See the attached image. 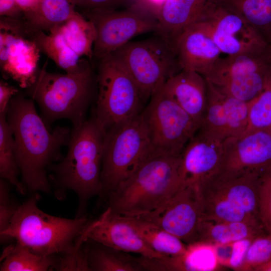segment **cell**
<instances>
[{"label":"cell","instance_id":"obj_34","mask_svg":"<svg viewBox=\"0 0 271 271\" xmlns=\"http://www.w3.org/2000/svg\"><path fill=\"white\" fill-rule=\"evenodd\" d=\"M248 104V123L245 132L271 130V73L262 90Z\"/></svg>","mask_w":271,"mask_h":271},{"label":"cell","instance_id":"obj_17","mask_svg":"<svg viewBox=\"0 0 271 271\" xmlns=\"http://www.w3.org/2000/svg\"><path fill=\"white\" fill-rule=\"evenodd\" d=\"M222 0H164L155 14L158 36L174 48L178 37L190 26L205 20Z\"/></svg>","mask_w":271,"mask_h":271},{"label":"cell","instance_id":"obj_43","mask_svg":"<svg viewBox=\"0 0 271 271\" xmlns=\"http://www.w3.org/2000/svg\"><path fill=\"white\" fill-rule=\"evenodd\" d=\"M23 12L18 6L16 0H0L1 17L21 19Z\"/></svg>","mask_w":271,"mask_h":271},{"label":"cell","instance_id":"obj_5","mask_svg":"<svg viewBox=\"0 0 271 271\" xmlns=\"http://www.w3.org/2000/svg\"><path fill=\"white\" fill-rule=\"evenodd\" d=\"M38 192L18 208L6 230L0 233L1 242L13 238L16 243L42 255L64 254L77 248V243L90 221L85 216L68 219L41 210Z\"/></svg>","mask_w":271,"mask_h":271},{"label":"cell","instance_id":"obj_14","mask_svg":"<svg viewBox=\"0 0 271 271\" xmlns=\"http://www.w3.org/2000/svg\"><path fill=\"white\" fill-rule=\"evenodd\" d=\"M221 164L217 173L235 175L261 171L271 166V130H256L223 141Z\"/></svg>","mask_w":271,"mask_h":271},{"label":"cell","instance_id":"obj_36","mask_svg":"<svg viewBox=\"0 0 271 271\" xmlns=\"http://www.w3.org/2000/svg\"><path fill=\"white\" fill-rule=\"evenodd\" d=\"M270 259L271 234L264 231L252 240L240 271H255Z\"/></svg>","mask_w":271,"mask_h":271},{"label":"cell","instance_id":"obj_21","mask_svg":"<svg viewBox=\"0 0 271 271\" xmlns=\"http://www.w3.org/2000/svg\"><path fill=\"white\" fill-rule=\"evenodd\" d=\"M164 87L200 128L207 103L205 78L196 72L181 70L171 76Z\"/></svg>","mask_w":271,"mask_h":271},{"label":"cell","instance_id":"obj_42","mask_svg":"<svg viewBox=\"0 0 271 271\" xmlns=\"http://www.w3.org/2000/svg\"><path fill=\"white\" fill-rule=\"evenodd\" d=\"M19 92L16 87L1 79L0 81V114L7 113L12 98Z\"/></svg>","mask_w":271,"mask_h":271},{"label":"cell","instance_id":"obj_2","mask_svg":"<svg viewBox=\"0 0 271 271\" xmlns=\"http://www.w3.org/2000/svg\"><path fill=\"white\" fill-rule=\"evenodd\" d=\"M105 130L94 115L73 127L65 157L52 165L58 198L68 190L79 199L77 217L84 216L89 200L102 194L101 174Z\"/></svg>","mask_w":271,"mask_h":271},{"label":"cell","instance_id":"obj_10","mask_svg":"<svg viewBox=\"0 0 271 271\" xmlns=\"http://www.w3.org/2000/svg\"><path fill=\"white\" fill-rule=\"evenodd\" d=\"M86 15L96 30L93 54L98 60L125 45L133 37L158 30L155 13L141 3H135L121 10H88Z\"/></svg>","mask_w":271,"mask_h":271},{"label":"cell","instance_id":"obj_29","mask_svg":"<svg viewBox=\"0 0 271 271\" xmlns=\"http://www.w3.org/2000/svg\"><path fill=\"white\" fill-rule=\"evenodd\" d=\"M55 255H42L18 243L7 247L1 259V271H46L54 269Z\"/></svg>","mask_w":271,"mask_h":271},{"label":"cell","instance_id":"obj_19","mask_svg":"<svg viewBox=\"0 0 271 271\" xmlns=\"http://www.w3.org/2000/svg\"><path fill=\"white\" fill-rule=\"evenodd\" d=\"M260 172L249 171L235 175L216 173L198 188L204 189L218 195L259 220V178Z\"/></svg>","mask_w":271,"mask_h":271},{"label":"cell","instance_id":"obj_38","mask_svg":"<svg viewBox=\"0 0 271 271\" xmlns=\"http://www.w3.org/2000/svg\"><path fill=\"white\" fill-rule=\"evenodd\" d=\"M259 218L263 229L271 234V166L259 175Z\"/></svg>","mask_w":271,"mask_h":271},{"label":"cell","instance_id":"obj_45","mask_svg":"<svg viewBox=\"0 0 271 271\" xmlns=\"http://www.w3.org/2000/svg\"><path fill=\"white\" fill-rule=\"evenodd\" d=\"M255 271H271V259L257 267Z\"/></svg>","mask_w":271,"mask_h":271},{"label":"cell","instance_id":"obj_32","mask_svg":"<svg viewBox=\"0 0 271 271\" xmlns=\"http://www.w3.org/2000/svg\"><path fill=\"white\" fill-rule=\"evenodd\" d=\"M267 39L271 31V0H222Z\"/></svg>","mask_w":271,"mask_h":271},{"label":"cell","instance_id":"obj_41","mask_svg":"<svg viewBox=\"0 0 271 271\" xmlns=\"http://www.w3.org/2000/svg\"><path fill=\"white\" fill-rule=\"evenodd\" d=\"M133 0H69L73 6L86 9L87 10L95 9H116ZM138 2V0H134Z\"/></svg>","mask_w":271,"mask_h":271},{"label":"cell","instance_id":"obj_26","mask_svg":"<svg viewBox=\"0 0 271 271\" xmlns=\"http://www.w3.org/2000/svg\"><path fill=\"white\" fill-rule=\"evenodd\" d=\"M124 217L145 242L158 253L177 256L186 252L187 244L173 234L138 217Z\"/></svg>","mask_w":271,"mask_h":271},{"label":"cell","instance_id":"obj_31","mask_svg":"<svg viewBox=\"0 0 271 271\" xmlns=\"http://www.w3.org/2000/svg\"><path fill=\"white\" fill-rule=\"evenodd\" d=\"M20 173L13 131L8 121L7 113L0 114V176L15 186L19 192L24 194L26 188L18 179Z\"/></svg>","mask_w":271,"mask_h":271},{"label":"cell","instance_id":"obj_20","mask_svg":"<svg viewBox=\"0 0 271 271\" xmlns=\"http://www.w3.org/2000/svg\"><path fill=\"white\" fill-rule=\"evenodd\" d=\"M40 50L35 42L24 37L16 38L5 48L0 49V66L3 74L10 77L23 89L36 81L39 69Z\"/></svg>","mask_w":271,"mask_h":271},{"label":"cell","instance_id":"obj_30","mask_svg":"<svg viewBox=\"0 0 271 271\" xmlns=\"http://www.w3.org/2000/svg\"><path fill=\"white\" fill-rule=\"evenodd\" d=\"M31 38L40 52L65 72H72L78 68L80 57L70 48L60 35L39 31L34 33Z\"/></svg>","mask_w":271,"mask_h":271},{"label":"cell","instance_id":"obj_16","mask_svg":"<svg viewBox=\"0 0 271 271\" xmlns=\"http://www.w3.org/2000/svg\"><path fill=\"white\" fill-rule=\"evenodd\" d=\"M223 141L199 128L180 156L181 184L198 187L218 171Z\"/></svg>","mask_w":271,"mask_h":271},{"label":"cell","instance_id":"obj_12","mask_svg":"<svg viewBox=\"0 0 271 271\" xmlns=\"http://www.w3.org/2000/svg\"><path fill=\"white\" fill-rule=\"evenodd\" d=\"M136 217L164 229L186 244L194 243L202 220L198 188L193 185L182 184L160 207Z\"/></svg>","mask_w":271,"mask_h":271},{"label":"cell","instance_id":"obj_25","mask_svg":"<svg viewBox=\"0 0 271 271\" xmlns=\"http://www.w3.org/2000/svg\"><path fill=\"white\" fill-rule=\"evenodd\" d=\"M60 35L66 44L80 58L93 57V48L96 33L93 23L76 13L63 23L55 26L48 33Z\"/></svg>","mask_w":271,"mask_h":271},{"label":"cell","instance_id":"obj_46","mask_svg":"<svg viewBox=\"0 0 271 271\" xmlns=\"http://www.w3.org/2000/svg\"><path fill=\"white\" fill-rule=\"evenodd\" d=\"M267 41H268V44H269V50H270V53H271V31L268 36V38H267Z\"/></svg>","mask_w":271,"mask_h":271},{"label":"cell","instance_id":"obj_28","mask_svg":"<svg viewBox=\"0 0 271 271\" xmlns=\"http://www.w3.org/2000/svg\"><path fill=\"white\" fill-rule=\"evenodd\" d=\"M202 208V220L217 222H244L261 226L259 219L249 215L218 195L198 189Z\"/></svg>","mask_w":271,"mask_h":271},{"label":"cell","instance_id":"obj_7","mask_svg":"<svg viewBox=\"0 0 271 271\" xmlns=\"http://www.w3.org/2000/svg\"><path fill=\"white\" fill-rule=\"evenodd\" d=\"M111 54L132 78L143 99L151 97L181 70L174 48L159 36L130 41Z\"/></svg>","mask_w":271,"mask_h":271},{"label":"cell","instance_id":"obj_33","mask_svg":"<svg viewBox=\"0 0 271 271\" xmlns=\"http://www.w3.org/2000/svg\"><path fill=\"white\" fill-rule=\"evenodd\" d=\"M207 81V103L205 114L200 129L220 140L228 138L226 118L220 92Z\"/></svg>","mask_w":271,"mask_h":271},{"label":"cell","instance_id":"obj_1","mask_svg":"<svg viewBox=\"0 0 271 271\" xmlns=\"http://www.w3.org/2000/svg\"><path fill=\"white\" fill-rule=\"evenodd\" d=\"M7 118L13 133L22 183L33 193H49L46 168L60 159L61 148L68 145L72 130L58 125L50 131L38 114L34 100L20 92L11 99Z\"/></svg>","mask_w":271,"mask_h":271},{"label":"cell","instance_id":"obj_24","mask_svg":"<svg viewBox=\"0 0 271 271\" xmlns=\"http://www.w3.org/2000/svg\"><path fill=\"white\" fill-rule=\"evenodd\" d=\"M76 13L69 0H42L33 9L24 13L23 20L31 36L39 31L49 32Z\"/></svg>","mask_w":271,"mask_h":271},{"label":"cell","instance_id":"obj_4","mask_svg":"<svg viewBox=\"0 0 271 271\" xmlns=\"http://www.w3.org/2000/svg\"><path fill=\"white\" fill-rule=\"evenodd\" d=\"M45 63L27 94L39 104L46 125L56 120H70L73 127L82 124L86 109L95 92L97 76L89 59H80L75 71L64 74L46 70Z\"/></svg>","mask_w":271,"mask_h":271},{"label":"cell","instance_id":"obj_6","mask_svg":"<svg viewBox=\"0 0 271 271\" xmlns=\"http://www.w3.org/2000/svg\"><path fill=\"white\" fill-rule=\"evenodd\" d=\"M154 153L141 113L107 129L102 162L101 195L106 196Z\"/></svg>","mask_w":271,"mask_h":271},{"label":"cell","instance_id":"obj_39","mask_svg":"<svg viewBox=\"0 0 271 271\" xmlns=\"http://www.w3.org/2000/svg\"><path fill=\"white\" fill-rule=\"evenodd\" d=\"M57 259L54 269L57 270L90 271L86 246L83 245L74 251L64 254Z\"/></svg>","mask_w":271,"mask_h":271},{"label":"cell","instance_id":"obj_8","mask_svg":"<svg viewBox=\"0 0 271 271\" xmlns=\"http://www.w3.org/2000/svg\"><path fill=\"white\" fill-rule=\"evenodd\" d=\"M99 61L94 115L106 131L139 115L143 99L132 78L112 54Z\"/></svg>","mask_w":271,"mask_h":271},{"label":"cell","instance_id":"obj_40","mask_svg":"<svg viewBox=\"0 0 271 271\" xmlns=\"http://www.w3.org/2000/svg\"><path fill=\"white\" fill-rule=\"evenodd\" d=\"M7 181H0V233L9 225L18 208L10 199V185ZM11 185V184H10Z\"/></svg>","mask_w":271,"mask_h":271},{"label":"cell","instance_id":"obj_3","mask_svg":"<svg viewBox=\"0 0 271 271\" xmlns=\"http://www.w3.org/2000/svg\"><path fill=\"white\" fill-rule=\"evenodd\" d=\"M180 155L154 153L106 196L110 211L136 217L151 212L179 189Z\"/></svg>","mask_w":271,"mask_h":271},{"label":"cell","instance_id":"obj_37","mask_svg":"<svg viewBox=\"0 0 271 271\" xmlns=\"http://www.w3.org/2000/svg\"><path fill=\"white\" fill-rule=\"evenodd\" d=\"M255 236L225 244L214 245L220 264L224 267L240 271L248 247Z\"/></svg>","mask_w":271,"mask_h":271},{"label":"cell","instance_id":"obj_22","mask_svg":"<svg viewBox=\"0 0 271 271\" xmlns=\"http://www.w3.org/2000/svg\"><path fill=\"white\" fill-rule=\"evenodd\" d=\"M158 265L162 271H216L224 268L219 262L215 246L203 242L187 244L183 254L160 258Z\"/></svg>","mask_w":271,"mask_h":271},{"label":"cell","instance_id":"obj_11","mask_svg":"<svg viewBox=\"0 0 271 271\" xmlns=\"http://www.w3.org/2000/svg\"><path fill=\"white\" fill-rule=\"evenodd\" d=\"M271 73L269 49L219 58L204 77L220 92L249 102L263 89Z\"/></svg>","mask_w":271,"mask_h":271},{"label":"cell","instance_id":"obj_9","mask_svg":"<svg viewBox=\"0 0 271 271\" xmlns=\"http://www.w3.org/2000/svg\"><path fill=\"white\" fill-rule=\"evenodd\" d=\"M164 85L151 96L141 115L154 152L178 156L199 126Z\"/></svg>","mask_w":271,"mask_h":271},{"label":"cell","instance_id":"obj_35","mask_svg":"<svg viewBox=\"0 0 271 271\" xmlns=\"http://www.w3.org/2000/svg\"><path fill=\"white\" fill-rule=\"evenodd\" d=\"M220 93L226 120L228 138L242 135L248 123V102Z\"/></svg>","mask_w":271,"mask_h":271},{"label":"cell","instance_id":"obj_27","mask_svg":"<svg viewBox=\"0 0 271 271\" xmlns=\"http://www.w3.org/2000/svg\"><path fill=\"white\" fill-rule=\"evenodd\" d=\"M95 242V245L86 246L91 271L143 270L138 257Z\"/></svg>","mask_w":271,"mask_h":271},{"label":"cell","instance_id":"obj_13","mask_svg":"<svg viewBox=\"0 0 271 271\" xmlns=\"http://www.w3.org/2000/svg\"><path fill=\"white\" fill-rule=\"evenodd\" d=\"M221 53L229 56L269 49L265 37L222 2L202 21Z\"/></svg>","mask_w":271,"mask_h":271},{"label":"cell","instance_id":"obj_18","mask_svg":"<svg viewBox=\"0 0 271 271\" xmlns=\"http://www.w3.org/2000/svg\"><path fill=\"white\" fill-rule=\"evenodd\" d=\"M174 49L181 70L195 71L204 77L221 53L203 22L186 29L177 39Z\"/></svg>","mask_w":271,"mask_h":271},{"label":"cell","instance_id":"obj_15","mask_svg":"<svg viewBox=\"0 0 271 271\" xmlns=\"http://www.w3.org/2000/svg\"><path fill=\"white\" fill-rule=\"evenodd\" d=\"M83 235L85 241L90 240L125 252L150 258L166 256L150 247L124 216L112 213L108 208L99 218L90 222Z\"/></svg>","mask_w":271,"mask_h":271},{"label":"cell","instance_id":"obj_23","mask_svg":"<svg viewBox=\"0 0 271 271\" xmlns=\"http://www.w3.org/2000/svg\"><path fill=\"white\" fill-rule=\"evenodd\" d=\"M265 231L262 226L244 222H217L201 220L196 242L222 245L255 236Z\"/></svg>","mask_w":271,"mask_h":271},{"label":"cell","instance_id":"obj_44","mask_svg":"<svg viewBox=\"0 0 271 271\" xmlns=\"http://www.w3.org/2000/svg\"><path fill=\"white\" fill-rule=\"evenodd\" d=\"M41 1L42 0H16L18 6L23 13L33 9L38 5Z\"/></svg>","mask_w":271,"mask_h":271}]
</instances>
